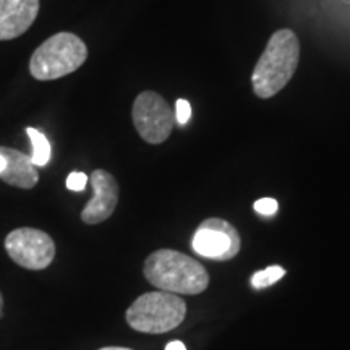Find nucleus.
<instances>
[{
    "label": "nucleus",
    "mask_w": 350,
    "mask_h": 350,
    "mask_svg": "<svg viewBox=\"0 0 350 350\" xmlns=\"http://www.w3.org/2000/svg\"><path fill=\"white\" fill-rule=\"evenodd\" d=\"M26 133H28L29 142H31L33 152H31V161L36 167H44L51 161V143L47 139L46 135L38 129H33V126H28L26 129Z\"/></svg>",
    "instance_id": "obj_11"
},
{
    "label": "nucleus",
    "mask_w": 350,
    "mask_h": 350,
    "mask_svg": "<svg viewBox=\"0 0 350 350\" xmlns=\"http://www.w3.org/2000/svg\"><path fill=\"white\" fill-rule=\"evenodd\" d=\"M39 7V0H0V41H10L28 31L38 18Z\"/></svg>",
    "instance_id": "obj_9"
},
{
    "label": "nucleus",
    "mask_w": 350,
    "mask_h": 350,
    "mask_svg": "<svg viewBox=\"0 0 350 350\" xmlns=\"http://www.w3.org/2000/svg\"><path fill=\"white\" fill-rule=\"evenodd\" d=\"M3 169H5V159H3V156L0 154V172H2Z\"/></svg>",
    "instance_id": "obj_18"
},
{
    "label": "nucleus",
    "mask_w": 350,
    "mask_h": 350,
    "mask_svg": "<svg viewBox=\"0 0 350 350\" xmlns=\"http://www.w3.org/2000/svg\"><path fill=\"white\" fill-rule=\"evenodd\" d=\"M88 59V47L73 33H57L46 39L29 60V72L39 81H52L77 72Z\"/></svg>",
    "instance_id": "obj_3"
},
{
    "label": "nucleus",
    "mask_w": 350,
    "mask_h": 350,
    "mask_svg": "<svg viewBox=\"0 0 350 350\" xmlns=\"http://www.w3.org/2000/svg\"><path fill=\"white\" fill-rule=\"evenodd\" d=\"M0 154L5 159V169L0 172V180L5 182L7 185L23 188V190L36 187L39 174L31 157L7 146H0Z\"/></svg>",
    "instance_id": "obj_10"
},
{
    "label": "nucleus",
    "mask_w": 350,
    "mask_h": 350,
    "mask_svg": "<svg viewBox=\"0 0 350 350\" xmlns=\"http://www.w3.org/2000/svg\"><path fill=\"white\" fill-rule=\"evenodd\" d=\"M191 245L196 255L209 260L227 261L239 255L242 242L237 229L230 222L209 217L198 226Z\"/></svg>",
    "instance_id": "obj_7"
},
{
    "label": "nucleus",
    "mask_w": 350,
    "mask_h": 350,
    "mask_svg": "<svg viewBox=\"0 0 350 350\" xmlns=\"http://www.w3.org/2000/svg\"><path fill=\"white\" fill-rule=\"evenodd\" d=\"M255 211L262 214V216H273V214L278 213V201L274 198H261L255 203Z\"/></svg>",
    "instance_id": "obj_14"
},
{
    "label": "nucleus",
    "mask_w": 350,
    "mask_h": 350,
    "mask_svg": "<svg viewBox=\"0 0 350 350\" xmlns=\"http://www.w3.org/2000/svg\"><path fill=\"white\" fill-rule=\"evenodd\" d=\"M90 178L85 172H72L67 177V188L72 191H83Z\"/></svg>",
    "instance_id": "obj_13"
},
{
    "label": "nucleus",
    "mask_w": 350,
    "mask_h": 350,
    "mask_svg": "<svg viewBox=\"0 0 350 350\" xmlns=\"http://www.w3.org/2000/svg\"><path fill=\"white\" fill-rule=\"evenodd\" d=\"M99 350H131V349H126V347H103Z\"/></svg>",
    "instance_id": "obj_17"
},
{
    "label": "nucleus",
    "mask_w": 350,
    "mask_h": 350,
    "mask_svg": "<svg viewBox=\"0 0 350 350\" xmlns=\"http://www.w3.org/2000/svg\"><path fill=\"white\" fill-rule=\"evenodd\" d=\"M2 310H3V297H2V294H0V317H2Z\"/></svg>",
    "instance_id": "obj_19"
},
{
    "label": "nucleus",
    "mask_w": 350,
    "mask_h": 350,
    "mask_svg": "<svg viewBox=\"0 0 350 350\" xmlns=\"http://www.w3.org/2000/svg\"><path fill=\"white\" fill-rule=\"evenodd\" d=\"M131 119L138 135L150 144H161L174 130L172 109L156 91H143L131 107Z\"/></svg>",
    "instance_id": "obj_5"
},
{
    "label": "nucleus",
    "mask_w": 350,
    "mask_h": 350,
    "mask_svg": "<svg viewBox=\"0 0 350 350\" xmlns=\"http://www.w3.org/2000/svg\"><path fill=\"white\" fill-rule=\"evenodd\" d=\"M143 273L159 291L177 295L201 294L209 286V275L201 262L169 248L151 253L144 261Z\"/></svg>",
    "instance_id": "obj_2"
},
{
    "label": "nucleus",
    "mask_w": 350,
    "mask_h": 350,
    "mask_svg": "<svg viewBox=\"0 0 350 350\" xmlns=\"http://www.w3.org/2000/svg\"><path fill=\"white\" fill-rule=\"evenodd\" d=\"M5 252L10 260L21 268L41 271L46 269L55 258V243L44 230L20 227L7 235Z\"/></svg>",
    "instance_id": "obj_6"
},
{
    "label": "nucleus",
    "mask_w": 350,
    "mask_h": 350,
    "mask_svg": "<svg viewBox=\"0 0 350 350\" xmlns=\"http://www.w3.org/2000/svg\"><path fill=\"white\" fill-rule=\"evenodd\" d=\"M165 350H187V347H185V344L180 342V340H174V342L167 344Z\"/></svg>",
    "instance_id": "obj_16"
},
{
    "label": "nucleus",
    "mask_w": 350,
    "mask_h": 350,
    "mask_svg": "<svg viewBox=\"0 0 350 350\" xmlns=\"http://www.w3.org/2000/svg\"><path fill=\"white\" fill-rule=\"evenodd\" d=\"M300 64V41L288 28L275 31L252 73V86L258 98L269 99L281 93L295 75Z\"/></svg>",
    "instance_id": "obj_1"
},
{
    "label": "nucleus",
    "mask_w": 350,
    "mask_h": 350,
    "mask_svg": "<svg viewBox=\"0 0 350 350\" xmlns=\"http://www.w3.org/2000/svg\"><path fill=\"white\" fill-rule=\"evenodd\" d=\"M187 304L177 294L157 291L139 295L126 310V323L131 329L146 334H164L182 325Z\"/></svg>",
    "instance_id": "obj_4"
},
{
    "label": "nucleus",
    "mask_w": 350,
    "mask_h": 350,
    "mask_svg": "<svg viewBox=\"0 0 350 350\" xmlns=\"http://www.w3.org/2000/svg\"><path fill=\"white\" fill-rule=\"evenodd\" d=\"M93 187V198L81 211V221L88 226H96L107 221L119 204V183L111 172L96 169L90 177Z\"/></svg>",
    "instance_id": "obj_8"
},
{
    "label": "nucleus",
    "mask_w": 350,
    "mask_h": 350,
    "mask_svg": "<svg viewBox=\"0 0 350 350\" xmlns=\"http://www.w3.org/2000/svg\"><path fill=\"white\" fill-rule=\"evenodd\" d=\"M191 116V106L188 100L178 99L177 100V122L180 125H185L188 120H190Z\"/></svg>",
    "instance_id": "obj_15"
},
{
    "label": "nucleus",
    "mask_w": 350,
    "mask_h": 350,
    "mask_svg": "<svg viewBox=\"0 0 350 350\" xmlns=\"http://www.w3.org/2000/svg\"><path fill=\"white\" fill-rule=\"evenodd\" d=\"M284 275H286V269L281 268V266H269L265 271H258V273L253 274L252 286L255 288L269 287L278 281H281Z\"/></svg>",
    "instance_id": "obj_12"
}]
</instances>
